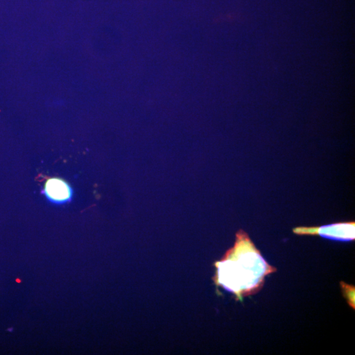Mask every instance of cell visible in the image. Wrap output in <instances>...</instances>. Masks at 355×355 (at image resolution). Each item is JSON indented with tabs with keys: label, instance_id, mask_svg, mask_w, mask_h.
Masks as SVG:
<instances>
[{
	"label": "cell",
	"instance_id": "cell-2",
	"mask_svg": "<svg viewBox=\"0 0 355 355\" xmlns=\"http://www.w3.org/2000/svg\"><path fill=\"white\" fill-rule=\"evenodd\" d=\"M293 231L298 235H318L341 242H350L355 239V222H339L320 227H298Z\"/></svg>",
	"mask_w": 355,
	"mask_h": 355
},
{
	"label": "cell",
	"instance_id": "cell-3",
	"mask_svg": "<svg viewBox=\"0 0 355 355\" xmlns=\"http://www.w3.org/2000/svg\"><path fill=\"white\" fill-rule=\"evenodd\" d=\"M44 194L54 204H65L72 199V190L69 184L59 178H50L45 183Z\"/></svg>",
	"mask_w": 355,
	"mask_h": 355
},
{
	"label": "cell",
	"instance_id": "cell-4",
	"mask_svg": "<svg viewBox=\"0 0 355 355\" xmlns=\"http://www.w3.org/2000/svg\"><path fill=\"white\" fill-rule=\"evenodd\" d=\"M341 286L343 295L346 298L351 307L355 309V287L341 282Z\"/></svg>",
	"mask_w": 355,
	"mask_h": 355
},
{
	"label": "cell",
	"instance_id": "cell-1",
	"mask_svg": "<svg viewBox=\"0 0 355 355\" xmlns=\"http://www.w3.org/2000/svg\"><path fill=\"white\" fill-rule=\"evenodd\" d=\"M216 285L224 287L242 301L244 297L257 292L265 276L276 272L256 248L248 233L240 231L233 248L221 261L215 263Z\"/></svg>",
	"mask_w": 355,
	"mask_h": 355
}]
</instances>
